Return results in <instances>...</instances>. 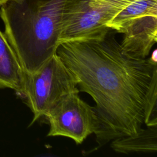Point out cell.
Returning <instances> with one entry per match:
<instances>
[{"mask_svg":"<svg viewBox=\"0 0 157 157\" xmlns=\"http://www.w3.org/2000/svg\"><path fill=\"white\" fill-rule=\"evenodd\" d=\"M111 30L99 38L63 42L56 50L79 91L96 102L101 145L142 129L147 96L157 77V63L128 55Z\"/></svg>","mask_w":157,"mask_h":157,"instance_id":"obj_1","label":"cell"},{"mask_svg":"<svg viewBox=\"0 0 157 157\" xmlns=\"http://www.w3.org/2000/svg\"><path fill=\"white\" fill-rule=\"evenodd\" d=\"M63 0L27 5L10 1L0 7L4 34L26 74L38 69L59 46Z\"/></svg>","mask_w":157,"mask_h":157,"instance_id":"obj_2","label":"cell"},{"mask_svg":"<svg viewBox=\"0 0 157 157\" xmlns=\"http://www.w3.org/2000/svg\"><path fill=\"white\" fill-rule=\"evenodd\" d=\"M77 82L56 54L52 55L38 69L25 73L20 98L33 113L31 124L69 94L79 92Z\"/></svg>","mask_w":157,"mask_h":157,"instance_id":"obj_3","label":"cell"},{"mask_svg":"<svg viewBox=\"0 0 157 157\" xmlns=\"http://www.w3.org/2000/svg\"><path fill=\"white\" fill-rule=\"evenodd\" d=\"M78 93L64 97L47 113V136H64L80 144L89 135L97 133L99 121L94 108L82 100Z\"/></svg>","mask_w":157,"mask_h":157,"instance_id":"obj_4","label":"cell"},{"mask_svg":"<svg viewBox=\"0 0 157 157\" xmlns=\"http://www.w3.org/2000/svg\"><path fill=\"white\" fill-rule=\"evenodd\" d=\"M108 21L88 6V0H63L59 45L103 37L110 29L107 26Z\"/></svg>","mask_w":157,"mask_h":157,"instance_id":"obj_5","label":"cell"},{"mask_svg":"<svg viewBox=\"0 0 157 157\" xmlns=\"http://www.w3.org/2000/svg\"><path fill=\"white\" fill-rule=\"evenodd\" d=\"M118 32L124 34L120 45L125 53L135 58H146L157 41V13L132 18L124 23Z\"/></svg>","mask_w":157,"mask_h":157,"instance_id":"obj_6","label":"cell"},{"mask_svg":"<svg viewBox=\"0 0 157 157\" xmlns=\"http://www.w3.org/2000/svg\"><path fill=\"white\" fill-rule=\"evenodd\" d=\"M25 72L15 51L4 33L0 30V89L13 90L20 96Z\"/></svg>","mask_w":157,"mask_h":157,"instance_id":"obj_7","label":"cell"},{"mask_svg":"<svg viewBox=\"0 0 157 157\" xmlns=\"http://www.w3.org/2000/svg\"><path fill=\"white\" fill-rule=\"evenodd\" d=\"M111 147L118 153L156 152L157 150V125L148 126L132 135L112 140Z\"/></svg>","mask_w":157,"mask_h":157,"instance_id":"obj_8","label":"cell"},{"mask_svg":"<svg viewBox=\"0 0 157 157\" xmlns=\"http://www.w3.org/2000/svg\"><path fill=\"white\" fill-rule=\"evenodd\" d=\"M148 13H157V0H134L112 18L107 26L118 32L128 21Z\"/></svg>","mask_w":157,"mask_h":157,"instance_id":"obj_9","label":"cell"},{"mask_svg":"<svg viewBox=\"0 0 157 157\" xmlns=\"http://www.w3.org/2000/svg\"><path fill=\"white\" fill-rule=\"evenodd\" d=\"M157 77L151 82L149 88L145 107L144 124L148 126L157 125Z\"/></svg>","mask_w":157,"mask_h":157,"instance_id":"obj_10","label":"cell"},{"mask_svg":"<svg viewBox=\"0 0 157 157\" xmlns=\"http://www.w3.org/2000/svg\"><path fill=\"white\" fill-rule=\"evenodd\" d=\"M24 1V0H0V7L5 4H6L7 2H10V1Z\"/></svg>","mask_w":157,"mask_h":157,"instance_id":"obj_11","label":"cell"},{"mask_svg":"<svg viewBox=\"0 0 157 157\" xmlns=\"http://www.w3.org/2000/svg\"><path fill=\"white\" fill-rule=\"evenodd\" d=\"M152 61H155V62H156V59H157V57H156V50H155L153 51V52L152 53V55L151 56V57L150 58Z\"/></svg>","mask_w":157,"mask_h":157,"instance_id":"obj_12","label":"cell"}]
</instances>
